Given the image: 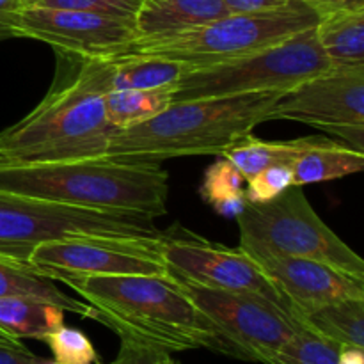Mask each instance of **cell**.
<instances>
[{"instance_id": "1", "label": "cell", "mask_w": 364, "mask_h": 364, "mask_svg": "<svg viewBox=\"0 0 364 364\" xmlns=\"http://www.w3.org/2000/svg\"><path fill=\"white\" fill-rule=\"evenodd\" d=\"M95 309V320L119 338L166 352L208 348L230 355V348L183 288L167 274L160 276H71L52 272Z\"/></svg>"}, {"instance_id": "2", "label": "cell", "mask_w": 364, "mask_h": 364, "mask_svg": "<svg viewBox=\"0 0 364 364\" xmlns=\"http://www.w3.org/2000/svg\"><path fill=\"white\" fill-rule=\"evenodd\" d=\"M279 95L251 92L173 102L146 123L117 130L105 159L160 164L180 156H220L258 124L270 121V110Z\"/></svg>"}, {"instance_id": "3", "label": "cell", "mask_w": 364, "mask_h": 364, "mask_svg": "<svg viewBox=\"0 0 364 364\" xmlns=\"http://www.w3.org/2000/svg\"><path fill=\"white\" fill-rule=\"evenodd\" d=\"M55 53V84L23 119L0 132V166L105 159L117 128L107 121L103 95L80 77L68 53Z\"/></svg>"}, {"instance_id": "4", "label": "cell", "mask_w": 364, "mask_h": 364, "mask_svg": "<svg viewBox=\"0 0 364 364\" xmlns=\"http://www.w3.org/2000/svg\"><path fill=\"white\" fill-rule=\"evenodd\" d=\"M169 174L159 164L77 160L0 166V192L103 212L167 213Z\"/></svg>"}, {"instance_id": "5", "label": "cell", "mask_w": 364, "mask_h": 364, "mask_svg": "<svg viewBox=\"0 0 364 364\" xmlns=\"http://www.w3.org/2000/svg\"><path fill=\"white\" fill-rule=\"evenodd\" d=\"M320 14L304 2L287 0L283 6L255 13H230L203 27L162 41L130 45V55L162 57L183 63L188 70L213 66L262 52L318 23ZM121 53V55H123Z\"/></svg>"}, {"instance_id": "6", "label": "cell", "mask_w": 364, "mask_h": 364, "mask_svg": "<svg viewBox=\"0 0 364 364\" xmlns=\"http://www.w3.org/2000/svg\"><path fill=\"white\" fill-rule=\"evenodd\" d=\"M75 237L160 240L164 231L142 213L77 208L0 192V256L28 265L39 244Z\"/></svg>"}, {"instance_id": "7", "label": "cell", "mask_w": 364, "mask_h": 364, "mask_svg": "<svg viewBox=\"0 0 364 364\" xmlns=\"http://www.w3.org/2000/svg\"><path fill=\"white\" fill-rule=\"evenodd\" d=\"M237 224L242 251L315 259L364 279L361 256L320 219L297 185L263 205L247 203Z\"/></svg>"}, {"instance_id": "8", "label": "cell", "mask_w": 364, "mask_h": 364, "mask_svg": "<svg viewBox=\"0 0 364 364\" xmlns=\"http://www.w3.org/2000/svg\"><path fill=\"white\" fill-rule=\"evenodd\" d=\"M315 27L262 52L188 70L173 84V102L251 92H284L323 73L331 64L316 39Z\"/></svg>"}, {"instance_id": "9", "label": "cell", "mask_w": 364, "mask_h": 364, "mask_svg": "<svg viewBox=\"0 0 364 364\" xmlns=\"http://www.w3.org/2000/svg\"><path fill=\"white\" fill-rule=\"evenodd\" d=\"M174 281L212 322L231 358L269 364L270 358L304 327L290 311L269 299Z\"/></svg>"}, {"instance_id": "10", "label": "cell", "mask_w": 364, "mask_h": 364, "mask_svg": "<svg viewBox=\"0 0 364 364\" xmlns=\"http://www.w3.org/2000/svg\"><path fill=\"white\" fill-rule=\"evenodd\" d=\"M274 119L320 128L364 153V66L329 68L281 92L270 110Z\"/></svg>"}, {"instance_id": "11", "label": "cell", "mask_w": 364, "mask_h": 364, "mask_svg": "<svg viewBox=\"0 0 364 364\" xmlns=\"http://www.w3.org/2000/svg\"><path fill=\"white\" fill-rule=\"evenodd\" d=\"M160 256L167 276L173 279L213 290L258 295L290 311L272 281L240 247L213 244L176 224L164 231Z\"/></svg>"}, {"instance_id": "12", "label": "cell", "mask_w": 364, "mask_h": 364, "mask_svg": "<svg viewBox=\"0 0 364 364\" xmlns=\"http://www.w3.org/2000/svg\"><path fill=\"white\" fill-rule=\"evenodd\" d=\"M11 32L78 57H116L135 41L134 20L43 6L23 7Z\"/></svg>"}, {"instance_id": "13", "label": "cell", "mask_w": 364, "mask_h": 364, "mask_svg": "<svg viewBox=\"0 0 364 364\" xmlns=\"http://www.w3.org/2000/svg\"><path fill=\"white\" fill-rule=\"evenodd\" d=\"M162 240H109V238H59L39 244L28 265L41 276L52 272L71 276H160L166 265L160 256Z\"/></svg>"}, {"instance_id": "14", "label": "cell", "mask_w": 364, "mask_h": 364, "mask_svg": "<svg viewBox=\"0 0 364 364\" xmlns=\"http://www.w3.org/2000/svg\"><path fill=\"white\" fill-rule=\"evenodd\" d=\"M287 301L295 318L345 299H364V279L297 256L247 252Z\"/></svg>"}, {"instance_id": "15", "label": "cell", "mask_w": 364, "mask_h": 364, "mask_svg": "<svg viewBox=\"0 0 364 364\" xmlns=\"http://www.w3.org/2000/svg\"><path fill=\"white\" fill-rule=\"evenodd\" d=\"M230 14L223 0H142L132 45L162 41Z\"/></svg>"}, {"instance_id": "16", "label": "cell", "mask_w": 364, "mask_h": 364, "mask_svg": "<svg viewBox=\"0 0 364 364\" xmlns=\"http://www.w3.org/2000/svg\"><path fill=\"white\" fill-rule=\"evenodd\" d=\"M0 297L38 299L59 306L68 313L95 320V309L87 302L66 295L55 281L41 276L32 265L4 256H0Z\"/></svg>"}, {"instance_id": "17", "label": "cell", "mask_w": 364, "mask_h": 364, "mask_svg": "<svg viewBox=\"0 0 364 364\" xmlns=\"http://www.w3.org/2000/svg\"><path fill=\"white\" fill-rule=\"evenodd\" d=\"M315 31L331 68L364 66V9L323 14Z\"/></svg>"}, {"instance_id": "18", "label": "cell", "mask_w": 364, "mask_h": 364, "mask_svg": "<svg viewBox=\"0 0 364 364\" xmlns=\"http://www.w3.org/2000/svg\"><path fill=\"white\" fill-rule=\"evenodd\" d=\"M364 167V153L355 151L340 142L322 139L315 148L302 153L294 164V185L322 183L340 180L350 174L361 173Z\"/></svg>"}, {"instance_id": "19", "label": "cell", "mask_w": 364, "mask_h": 364, "mask_svg": "<svg viewBox=\"0 0 364 364\" xmlns=\"http://www.w3.org/2000/svg\"><path fill=\"white\" fill-rule=\"evenodd\" d=\"M322 139L304 137L295 141H259L251 134L231 144L220 156L230 160L244 180L255 176L259 171L281 164H294L302 153L315 148Z\"/></svg>"}, {"instance_id": "20", "label": "cell", "mask_w": 364, "mask_h": 364, "mask_svg": "<svg viewBox=\"0 0 364 364\" xmlns=\"http://www.w3.org/2000/svg\"><path fill=\"white\" fill-rule=\"evenodd\" d=\"M299 322L341 348H364V299L333 302L301 316Z\"/></svg>"}, {"instance_id": "21", "label": "cell", "mask_w": 364, "mask_h": 364, "mask_svg": "<svg viewBox=\"0 0 364 364\" xmlns=\"http://www.w3.org/2000/svg\"><path fill=\"white\" fill-rule=\"evenodd\" d=\"M64 309L28 297H0V329L21 340H43L64 326Z\"/></svg>"}, {"instance_id": "22", "label": "cell", "mask_w": 364, "mask_h": 364, "mask_svg": "<svg viewBox=\"0 0 364 364\" xmlns=\"http://www.w3.org/2000/svg\"><path fill=\"white\" fill-rule=\"evenodd\" d=\"M107 121L117 130L132 128L155 117L173 103V85L155 89H127L103 96Z\"/></svg>"}, {"instance_id": "23", "label": "cell", "mask_w": 364, "mask_h": 364, "mask_svg": "<svg viewBox=\"0 0 364 364\" xmlns=\"http://www.w3.org/2000/svg\"><path fill=\"white\" fill-rule=\"evenodd\" d=\"M341 347L302 327L294 334L269 364H338Z\"/></svg>"}, {"instance_id": "24", "label": "cell", "mask_w": 364, "mask_h": 364, "mask_svg": "<svg viewBox=\"0 0 364 364\" xmlns=\"http://www.w3.org/2000/svg\"><path fill=\"white\" fill-rule=\"evenodd\" d=\"M41 341L48 345L57 364H103L91 340L73 327H59Z\"/></svg>"}, {"instance_id": "25", "label": "cell", "mask_w": 364, "mask_h": 364, "mask_svg": "<svg viewBox=\"0 0 364 364\" xmlns=\"http://www.w3.org/2000/svg\"><path fill=\"white\" fill-rule=\"evenodd\" d=\"M244 183L245 180L240 171L230 160L220 156L206 169L199 187V196L206 205L215 206L217 203L244 194Z\"/></svg>"}, {"instance_id": "26", "label": "cell", "mask_w": 364, "mask_h": 364, "mask_svg": "<svg viewBox=\"0 0 364 364\" xmlns=\"http://www.w3.org/2000/svg\"><path fill=\"white\" fill-rule=\"evenodd\" d=\"M245 183L247 187L244 188V194L249 205H263L279 198L287 188L294 185V171L290 164L267 167L249 178Z\"/></svg>"}, {"instance_id": "27", "label": "cell", "mask_w": 364, "mask_h": 364, "mask_svg": "<svg viewBox=\"0 0 364 364\" xmlns=\"http://www.w3.org/2000/svg\"><path fill=\"white\" fill-rule=\"evenodd\" d=\"M141 4L142 0H39L36 6L85 11V13H96L103 16L135 20Z\"/></svg>"}, {"instance_id": "28", "label": "cell", "mask_w": 364, "mask_h": 364, "mask_svg": "<svg viewBox=\"0 0 364 364\" xmlns=\"http://www.w3.org/2000/svg\"><path fill=\"white\" fill-rule=\"evenodd\" d=\"M110 364H176L171 359L169 352L151 345L121 338V347L116 359Z\"/></svg>"}, {"instance_id": "29", "label": "cell", "mask_w": 364, "mask_h": 364, "mask_svg": "<svg viewBox=\"0 0 364 364\" xmlns=\"http://www.w3.org/2000/svg\"><path fill=\"white\" fill-rule=\"evenodd\" d=\"M315 9L320 16L336 11H363L364 0H299Z\"/></svg>"}, {"instance_id": "30", "label": "cell", "mask_w": 364, "mask_h": 364, "mask_svg": "<svg viewBox=\"0 0 364 364\" xmlns=\"http://www.w3.org/2000/svg\"><path fill=\"white\" fill-rule=\"evenodd\" d=\"M23 9V0H0V41L13 38V20Z\"/></svg>"}, {"instance_id": "31", "label": "cell", "mask_w": 364, "mask_h": 364, "mask_svg": "<svg viewBox=\"0 0 364 364\" xmlns=\"http://www.w3.org/2000/svg\"><path fill=\"white\" fill-rule=\"evenodd\" d=\"M230 13H255L283 6L287 0H223Z\"/></svg>"}, {"instance_id": "32", "label": "cell", "mask_w": 364, "mask_h": 364, "mask_svg": "<svg viewBox=\"0 0 364 364\" xmlns=\"http://www.w3.org/2000/svg\"><path fill=\"white\" fill-rule=\"evenodd\" d=\"M41 358L32 354L28 348H13L0 345V364H38Z\"/></svg>"}, {"instance_id": "33", "label": "cell", "mask_w": 364, "mask_h": 364, "mask_svg": "<svg viewBox=\"0 0 364 364\" xmlns=\"http://www.w3.org/2000/svg\"><path fill=\"white\" fill-rule=\"evenodd\" d=\"M338 364H364L363 348H355V347L341 348L340 358H338Z\"/></svg>"}, {"instance_id": "34", "label": "cell", "mask_w": 364, "mask_h": 364, "mask_svg": "<svg viewBox=\"0 0 364 364\" xmlns=\"http://www.w3.org/2000/svg\"><path fill=\"white\" fill-rule=\"evenodd\" d=\"M0 345H4V347L20 348V350L27 348L23 343H21V340H16V338L9 336V334H7L6 331H2V329H0Z\"/></svg>"}, {"instance_id": "35", "label": "cell", "mask_w": 364, "mask_h": 364, "mask_svg": "<svg viewBox=\"0 0 364 364\" xmlns=\"http://www.w3.org/2000/svg\"><path fill=\"white\" fill-rule=\"evenodd\" d=\"M39 0H23V7H28V6H36Z\"/></svg>"}, {"instance_id": "36", "label": "cell", "mask_w": 364, "mask_h": 364, "mask_svg": "<svg viewBox=\"0 0 364 364\" xmlns=\"http://www.w3.org/2000/svg\"><path fill=\"white\" fill-rule=\"evenodd\" d=\"M38 364H57L55 361H45V359H39Z\"/></svg>"}]
</instances>
